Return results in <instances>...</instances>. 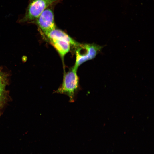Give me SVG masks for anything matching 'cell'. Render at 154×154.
I'll return each mask as SVG.
<instances>
[{
    "mask_svg": "<svg viewBox=\"0 0 154 154\" xmlns=\"http://www.w3.org/2000/svg\"><path fill=\"white\" fill-rule=\"evenodd\" d=\"M77 70L73 67L64 75L62 84L54 93L62 94L68 96L69 102H75L77 94L80 90Z\"/></svg>",
    "mask_w": 154,
    "mask_h": 154,
    "instance_id": "obj_1",
    "label": "cell"
},
{
    "mask_svg": "<svg viewBox=\"0 0 154 154\" xmlns=\"http://www.w3.org/2000/svg\"><path fill=\"white\" fill-rule=\"evenodd\" d=\"M61 0H29V4L21 22L31 21L36 19L46 8Z\"/></svg>",
    "mask_w": 154,
    "mask_h": 154,
    "instance_id": "obj_2",
    "label": "cell"
},
{
    "mask_svg": "<svg viewBox=\"0 0 154 154\" xmlns=\"http://www.w3.org/2000/svg\"><path fill=\"white\" fill-rule=\"evenodd\" d=\"M103 47L95 44H80L76 48L74 68L77 69L84 62L94 58Z\"/></svg>",
    "mask_w": 154,
    "mask_h": 154,
    "instance_id": "obj_3",
    "label": "cell"
},
{
    "mask_svg": "<svg viewBox=\"0 0 154 154\" xmlns=\"http://www.w3.org/2000/svg\"><path fill=\"white\" fill-rule=\"evenodd\" d=\"M50 6L45 9L38 18L33 22L38 25L44 34L56 28L53 11Z\"/></svg>",
    "mask_w": 154,
    "mask_h": 154,
    "instance_id": "obj_4",
    "label": "cell"
},
{
    "mask_svg": "<svg viewBox=\"0 0 154 154\" xmlns=\"http://www.w3.org/2000/svg\"><path fill=\"white\" fill-rule=\"evenodd\" d=\"M49 39H56L64 41L69 43L75 48L80 43L72 39L65 32L56 28L44 34Z\"/></svg>",
    "mask_w": 154,
    "mask_h": 154,
    "instance_id": "obj_5",
    "label": "cell"
},
{
    "mask_svg": "<svg viewBox=\"0 0 154 154\" xmlns=\"http://www.w3.org/2000/svg\"><path fill=\"white\" fill-rule=\"evenodd\" d=\"M49 40L62 58L69 51L71 45L68 42L58 40Z\"/></svg>",
    "mask_w": 154,
    "mask_h": 154,
    "instance_id": "obj_6",
    "label": "cell"
},
{
    "mask_svg": "<svg viewBox=\"0 0 154 154\" xmlns=\"http://www.w3.org/2000/svg\"><path fill=\"white\" fill-rule=\"evenodd\" d=\"M4 86L3 84L1 82V80H0V97L3 90Z\"/></svg>",
    "mask_w": 154,
    "mask_h": 154,
    "instance_id": "obj_7",
    "label": "cell"
},
{
    "mask_svg": "<svg viewBox=\"0 0 154 154\" xmlns=\"http://www.w3.org/2000/svg\"><path fill=\"white\" fill-rule=\"evenodd\" d=\"M1 78H2L1 76L0 75V80H1Z\"/></svg>",
    "mask_w": 154,
    "mask_h": 154,
    "instance_id": "obj_8",
    "label": "cell"
}]
</instances>
